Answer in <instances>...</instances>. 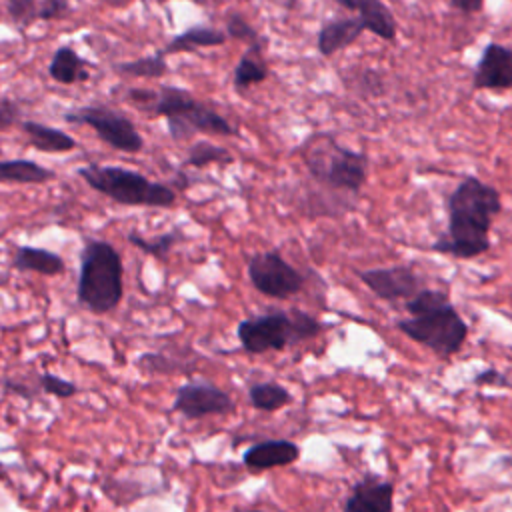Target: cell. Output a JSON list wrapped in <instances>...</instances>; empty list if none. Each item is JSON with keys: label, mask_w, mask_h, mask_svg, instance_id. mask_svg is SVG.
I'll return each instance as SVG.
<instances>
[{"label": "cell", "mask_w": 512, "mask_h": 512, "mask_svg": "<svg viewBox=\"0 0 512 512\" xmlns=\"http://www.w3.org/2000/svg\"><path fill=\"white\" fill-rule=\"evenodd\" d=\"M500 212V192L476 176H466L448 196V230L432 250L454 258H476L488 252L490 226Z\"/></svg>", "instance_id": "cell-1"}, {"label": "cell", "mask_w": 512, "mask_h": 512, "mask_svg": "<svg viewBox=\"0 0 512 512\" xmlns=\"http://www.w3.org/2000/svg\"><path fill=\"white\" fill-rule=\"evenodd\" d=\"M310 176L330 188L358 194L368 178V156L342 146L330 132H312L298 148Z\"/></svg>", "instance_id": "cell-2"}, {"label": "cell", "mask_w": 512, "mask_h": 512, "mask_svg": "<svg viewBox=\"0 0 512 512\" xmlns=\"http://www.w3.org/2000/svg\"><path fill=\"white\" fill-rule=\"evenodd\" d=\"M122 258L104 240H88L80 252L76 298L94 314L112 312L124 294Z\"/></svg>", "instance_id": "cell-3"}, {"label": "cell", "mask_w": 512, "mask_h": 512, "mask_svg": "<svg viewBox=\"0 0 512 512\" xmlns=\"http://www.w3.org/2000/svg\"><path fill=\"white\" fill-rule=\"evenodd\" d=\"M146 110L166 118L168 134L174 142L190 140L194 134L238 136V128L222 114L178 86H160L154 90Z\"/></svg>", "instance_id": "cell-4"}, {"label": "cell", "mask_w": 512, "mask_h": 512, "mask_svg": "<svg viewBox=\"0 0 512 512\" xmlns=\"http://www.w3.org/2000/svg\"><path fill=\"white\" fill-rule=\"evenodd\" d=\"M78 176L92 190L124 206L170 208L176 202V192L170 186L152 182L144 174L130 168L88 164L78 168Z\"/></svg>", "instance_id": "cell-5"}, {"label": "cell", "mask_w": 512, "mask_h": 512, "mask_svg": "<svg viewBox=\"0 0 512 512\" xmlns=\"http://www.w3.org/2000/svg\"><path fill=\"white\" fill-rule=\"evenodd\" d=\"M398 330L442 358L456 354L468 336V326L454 304L422 316L404 318L398 322Z\"/></svg>", "instance_id": "cell-6"}, {"label": "cell", "mask_w": 512, "mask_h": 512, "mask_svg": "<svg viewBox=\"0 0 512 512\" xmlns=\"http://www.w3.org/2000/svg\"><path fill=\"white\" fill-rule=\"evenodd\" d=\"M64 120L70 124H86L96 136L114 150L136 154L144 148V138L136 130L134 122L122 112L108 106H82L64 114Z\"/></svg>", "instance_id": "cell-7"}, {"label": "cell", "mask_w": 512, "mask_h": 512, "mask_svg": "<svg viewBox=\"0 0 512 512\" xmlns=\"http://www.w3.org/2000/svg\"><path fill=\"white\" fill-rule=\"evenodd\" d=\"M248 278L258 292L270 298H288L304 286V276L278 250L254 254L248 260Z\"/></svg>", "instance_id": "cell-8"}, {"label": "cell", "mask_w": 512, "mask_h": 512, "mask_svg": "<svg viewBox=\"0 0 512 512\" xmlns=\"http://www.w3.org/2000/svg\"><path fill=\"white\" fill-rule=\"evenodd\" d=\"M236 334L242 348L250 354L284 350L288 344H294L290 312H270L246 318L238 324Z\"/></svg>", "instance_id": "cell-9"}, {"label": "cell", "mask_w": 512, "mask_h": 512, "mask_svg": "<svg viewBox=\"0 0 512 512\" xmlns=\"http://www.w3.org/2000/svg\"><path fill=\"white\" fill-rule=\"evenodd\" d=\"M172 408L190 420H198L210 414H226L234 404L222 388L208 382H190L178 388Z\"/></svg>", "instance_id": "cell-10"}, {"label": "cell", "mask_w": 512, "mask_h": 512, "mask_svg": "<svg viewBox=\"0 0 512 512\" xmlns=\"http://www.w3.org/2000/svg\"><path fill=\"white\" fill-rule=\"evenodd\" d=\"M474 90H512V48L488 42L472 72Z\"/></svg>", "instance_id": "cell-11"}, {"label": "cell", "mask_w": 512, "mask_h": 512, "mask_svg": "<svg viewBox=\"0 0 512 512\" xmlns=\"http://www.w3.org/2000/svg\"><path fill=\"white\" fill-rule=\"evenodd\" d=\"M360 280L380 298V300H400L412 298L420 286V278L414 274L410 266H390V268H374L360 272Z\"/></svg>", "instance_id": "cell-12"}, {"label": "cell", "mask_w": 512, "mask_h": 512, "mask_svg": "<svg viewBox=\"0 0 512 512\" xmlns=\"http://www.w3.org/2000/svg\"><path fill=\"white\" fill-rule=\"evenodd\" d=\"M394 486L372 474L358 480L344 502V512H392Z\"/></svg>", "instance_id": "cell-13"}, {"label": "cell", "mask_w": 512, "mask_h": 512, "mask_svg": "<svg viewBox=\"0 0 512 512\" xmlns=\"http://www.w3.org/2000/svg\"><path fill=\"white\" fill-rule=\"evenodd\" d=\"M344 10L356 12V18L368 32L384 42H394L398 34V22L392 10L382 0H334Z\"/></svg>", "instance_id": "cell-14"}, {"label": "cell", "mask_w": 512, "mask_h": 512, "mask_svg": "<svg viewBox=\"0 0 512 512\" xmlns=\"http://www.w3.org/2000/svg\"><path fill=\"white\" fill-rule=\"evenodd\" d=\"M362 32H366V28L356 16L328 20L316 34V48L322 56L330 58L352 46L362 36Z\"/></svg>", "instance_id": "cell-15"}, {"label": "cell", "mask_w": 512, "mask_h": 512, "mask_svg": "<svg viewBox=\"0 0 512 512\" xmlns=\"http://www.w3.org/2000/svg\"><path fill=\"white\" fill-rule=\"evenodd\" d=\"M300 458V448L290 440H264L250 446L242 462L250 470H270L292 464Z\"/></svg>", "instance_id": "cell-16"}, {"label": "cell", "mask_w": 512, "mask_h": 512, "mask_svg": "<svg viewBox=\"0 0 512 512\" xmlns=\"http://www.w3.org/2000/svg\"><path fill=\"white\" fill-rule=\"evenodd\" d=\"M268 76H270V68L264 58V48L262 46H246L244 54L240 56V60L234 66L232 88L238 94H242V92L250 90L252 86H258L264 80H268Z\"/></svg>", "instance_id": "cell-17"}, {"label": "cell", "mask_w": 512, "mask_h": 512, "mask_svg": "<svg viewBox=\"0 0 512 512\" xmlns=\"http://www.w3.org/2000/svg\"><path fill=\"white\" fill-rule=\"evenodd\" d=\"M228 40L224 30H218L214 26H192L186 28L184 32H180L178 36H174L160 52L164 56L170 54H182V52H192L198 48H214V46H222Z\"/></svg>", "instance_id": "cell-18"}, {"label": "cell", "mask_w": 512, "mask_h": 512, "mask_svg": "<svg viewBox=\"0 0 512 512\" xmlns=\"http://www.w3.org/2000/svg\"><path fill=\"white\" fill-rule=\"evenodd\" d=\"M22 132L26 134L28 144L40 152L56 154V152H70L78 148L76 140L70 134L42 122L26 120L22 122Z\"/></svg>", "instance_id": "cell-19"}, {"label": "cell", "mask_w": 512, "mask_h": 512, "mask_svg": "<svg viewBox=\"0 0 512 512\" xmlns=\"http://www.w3.org/2000/svg\"><path fill=\"white\" fill-rule=\"evenodd\" d=\"M48 74L58 84H76L86 82L90 72L86 60L72 46H58L48 64Z\"/></svg>", "instance_id": "cell-20"}, {"label": "cell", "mask_w": 512, "mask_h": 512, "mask_svg": "<svg viewBox=\"0 0 512 512\" xmlns=\"http://www.w3.org/2000/svg\"><path fill=\"white\" fill-rule=\"evenodd\" d=\"M12 266L22 272H36L42 276H58L64 272V260L50 250L36 246H20L14 252Z\"/></svg>", "instance_id": "cell-21"}, {"label": "cell", "mask_w": 512, "mask_h": 512, "mask_svg": "<svg viewBox=\"0 0 512 512\" xmlns=\"http://www.w3.org/2000/svg\"><path fill=\"white\" fill-rule=\"evenodd\" d=\"M54 172L28 158L0 160V182L6 184H44L54 180Z\"/></svg>", "instance_id": "cell-22"}, {"label": "cell", "mask_w": 512, "mask_h": 512, "mask_svg": "<svg viewBox=\"0 0 512 512\" xmlns=\"http://www.w3.org/2000/svg\"><path fill=\"white\" fill-rule=\"evenodd\" d=\"M114 70L120 76H130V78H162L168 74V64H166V56L162 52L150 54V56H142L136 60H128V62H118L114 64Z\"/></svg>", "instance_id": "cell-23"}, {"label": "cell", "mask_w": 512, "mask_h": 512, "mask_svg": "<svg viewBox=\"0 0 512 512\" xmlns=\"http://www.w3.org/2000/svg\"><path fill=\"white\" fill-rule=\"evenodd\" d=\"M248 398H250V404L254 408L264 410V412L280 410V408H284L286 404L292 402L290 392L284 386L274 384V382H262V384L250 386L248 388Z\"/></svg>", "instance_id": "cell-24"}, {"label": "cell", "mask_w": 512, "mask_h": 512, "mask_svg": "<svg viewBox=\"0 0 512 512\" xmlns=\"http://www.w3.org/2000/svg\"><path fill=\"white\" fill-rule=\"evenodd\" d=\"M234 156L222 148L216 146L208 140H198L188 148V156L184 160L186 166H194V168H204L210 164H232Z\"/></svg>", "instance_id": "cell-25"}, {"label": "cell", "mask_w": 512, "mask_h": 512, "mask_svg": "<svg viewBox=\"0 0 512 512\" xmlns=\"http://www.w3.org/2000/svg\"><path fill=\"white\" fill-rule=\"evenodd\" d=\"M450 304H452V302H450V298H448L446 292L422 288V290H418L412 298L406 300V310H408L412 316H422V314H428V312L446 308V306H450Z\"/></svg>", "instance_id": "cell-26"}, {"label": "cell", "mask_w": 512, "mask_h": 512, "mask_svg": "<svg viewBox=\"0 0 512 512\" xmlns=\"http://www.w3.org/2000/svg\"><path fill=\"white\" fill-rule=\"evenodd\" d=\"M224 32L230 40L236 42H244L246 46H262L266 44V40L260 36V32L240 14H228L226 24H224Z\"/></svg>", "instance_id": "cell-27"}, {"label": "cell", "mask_w": 512, "mask_h": 512, "mask_svg": "<svg viewBox=\"0 0 512 512\" xmlns=\"http://www.w3.org/2000/svg\"><path fill=\"white\" fill-rule=\"evenodd\" d=\"M128 240H130L136 248H140L142 252L154 256V258H164V256L172 250V246L176 244L178 232H176V230H174V232H166V234L156 236V238H152V240L142 238V236H138V234H130Z\"/></svg>", "instance_id": "cell-28"}, {"label": "cell", "mask_w": 512, "mask_h": 512, "mask_svg": "<svg viewBox=\"0 0 512 512\" xmlns=\"http://www.w3.org/2000/svg\"><path fill=\"white\" fill-rule=\"evenodd\" d=\"M6 10L18 28H28L38 20L36 0H6Z\"/></svg>", "instance_id": "cell-29"}, {"label": "cell", "mask_w": 512, "mask_h": 512, "mask_svg": "<svg viewBox=\"0 0 512 512\" xmlns=\"http://www.w3.org/2000/svg\"><path fill=\"white\" fill-rule=\"evenodd\" d=\"M290 318H292V330H294V344L308 340L322 330V324L304 310H292Z\"/></svg>", "instance_id": "cell-30"}, {"label": "cell", "mask_w": 512, "mask_h": 512, "mask_svg": "<svg viewBox=\"0 0 512 512\" xmlns=\"http://www.w3.org/2000/svg\"><path fill=\"white\" fill-rule=\"evenodd\" d=\"M40 386L46 394L56 396V398H72L78 394V386L66 378H58L56 374L44 372L40 376Z\"/></svg>", "instance_id": "cell-31"}, {"label": "cell", "mask_w": 512, "mask_h": 512, "mask_svg": "<svg viewBox=\"0 0 512 512\" xmlns=\"http://www.w3.org/2000/svg\"><path fill=\"white\" fill-rule=\"evenodd\" d=\"M358 86H360V92L362 94H370V96H382L386 92V86H384V80L380 76V72L376 70H362L360 76H358Z\"/></svg>", "instance_id": "cell-32"}, {"label": "cell", "mask_w": 512, "mask_h": 512, "mask_svg": "<svg viewBox=\"0 0 512 512\" xmlns=\"http://www.w3.org/2000/svg\"><path fill=\"white\" fill-rule=\"evenodd\" d=\"M70 12L68 0H42L38 4V18L40 20H58Z\"/></svg>", "instance_id": "cell-33"}, {"label": "cell", "mask_w": 512, "mask_h": 512, "mask_svg": "<svg viewBox=\"0 0 512 512\" xmlns=\"http://www.w3.org/2000/svg\"><path fill=\"white\" fill-rule=\"evenodd\" d=\"M18 120V108L10 100H0V130H8Z\"/></svg>", "instance_id": "cell-34"}, {"label": "cell", "mask_w": 512, "mask_h": 512, "mask_svg": "<svg viewBox=\"0 0 512 512\" xmlns=\"http://www.w3.org/2000/svg\"><path fill=\"white\" fill-rule=\"evenodd\" d=\"M450 8L462 14H478L484 8V0H446Z\"/></svg>", "instance_id": "cell-35"}, {"label": "cell", "mask_w": 512, "mask_h": 512, "mask_svg": "<svg viewBox=\"0 0 512 512\" xmlns=\"http://www.w3.org/2000/svg\"><path fill=\"white\" fill-rule=\"evenodd\" d=\"M474 382L476 384H506V376L504 374H500L498 370H482L476 378H474Z\"/></svg>", "instance_id": "cell-36"}, {"label": "cell", "mask_w": 512, "mask_h": 512, "mask_svg": "<svg viewBox=\"0 0 512 512\" xmlns=\"http://www.w3.org/2000/svg\"><path fill=\"white\" fill-rule=\"evenodd\" d=\"M156 2H168V0H156Z\"/></svg>", "instance_id": "cell-37"}, {"label": "cell", "mask_w": 512, "mask_h": 512, "mask_svg": "<svg viewBox=\"0 0 512 512\" xmlns=\"http://www.w3.org/2000/svg\"><path fill=\"white\" fill-rule=\"evenodd\" d=\"M252 512H260V510H252Z\"/></svg>", "instance_id": "cell-38"}, {"label": "cell", "mask_w": 512, "mask_h": 512, "mask_svg": "<svg viewBox=\"0 0 512 512\" xmlns=\"http://www.w3.org/2000/svg\"><path fill=\"white\" fill-rule=\"evenodd\" d=\"M0 152H2V148H0Z\"/></svg>", "instance_id": "cell-39"}]
</instances>
